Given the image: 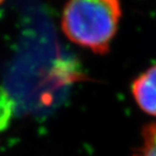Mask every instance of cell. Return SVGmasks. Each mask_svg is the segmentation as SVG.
<instances>
[{"instance_id":"3","label":"cell","mask_w":156,"mask_h":156,"mask_svg":"<svg viewBox=\"0 0 156 156\" xmlns=\"http://www.w3.org/2000/svg\"><path fill=\"white\" fill-rule=\"evenodd\" d=\"M132 156H156V122L146 125L143 128L141 143Z\"/></svg>"},{"instance_id":"2","label":"cell","mask_w":156,"mask_h":156,"mask_svg":"<svg viewBox=\"0 0 156 156\" xmlns=\"http://www.w3.org/2000/svg\"><path fill=\"white\" fill-rule=\"evenodd\" d=\"M131 93L138 106L144 113L156 117V65L134 79Z\"/></svg>"},{"instance_id":"4","label":"cell","mask_w":156,"mask_h":156,"mask_svg":"<svg viewBox=\"0 0 156 156\" xmlns=\"http://www.w3.org/2000/svg\"><path fill=\"white\" fill-rule=\"evenodd\" d=\"M15 112V103L10 94L0 88V132L9 128Z\"/></svg>"},{"instance_id":"1","label":"cell","mask_w":156,"mask_h":156,"mask_svg":"<svg viewBox=\"0 0 156 156\" xmlns=\"http://www.w3.org/2000/svg\"><path fill=\"white\" fill-rule=\"evenodd\" d=\"M120 17L119 0H68L61 26L71 41L104 54L110 51Z\"/></svg>"}]
</instances>
